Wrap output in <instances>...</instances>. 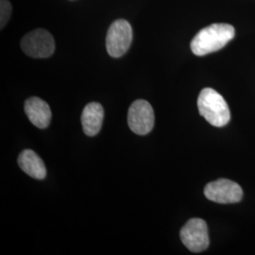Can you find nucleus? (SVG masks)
I'll return each instance as SVG.
<instances>
[{"instance_id": "nucleus-6", "label": "nucleus", "mask_w": 255, "mask_h": 255, "mask_svg": "<svg viewBox=\"0 0 255 255\" xmlns=\"http://www.w3.org/2000/svg\"><path fill=\"white\" fill-rule=\"evenodd\" d=\"M154 112L151 105L144 100L134 101L128 112V124L136 134L146 135L154 126Z\"/></svg>"}, {"instance_id": "nucleus-8", "label": "nucleus", "mask_w": 255, "mask_h": 255, "mask_svg": "<svg viewBox=\"0 0 255 255\" xmlns=\"http://www.w3.org/2000/svg\"><path fill=\"white\" fill-rule=\"evenodd\" d=\"M25 113L29 121L39 128L48 127L51 120L50 107L46 101L33 97L25 102Z\"/></svg>"}, {"instance_id": "nucleus-10", "label": "nucleus", "mask_w": 255, "mask_h": 255, "mask_svg": "<svg viewBox=\"0 0 255 255\" xmlns=\"http://www.w3.org/2000/svg\"><path fill=\"white\" fill-rule=\"evenodd\" d=\"M18 164L20 168L31 178L37 180L46 178V165L43 160L31 149H25L19 154Z\"/></svg>"}, {"instance_id": "nucleus-11", "label": "nucleus", "mask_w": 255, "mask_h": 255, "mask_svg": "<svg viewBox=\"0 0 255 255\" xmlns=\"http://www.w3.org/2000/svg\"><path fill=\"white\" fill-rule=\"evenodd\" d=\"M11 14V5L8 0H1L0 1V27H4Z\"/></svg>"}, {"instance_id": "nucleus-2", "label": "nucleus", "mask_w": 255, "mask_h": 255, "mask_svg": "<svg viewBox=\"0 0 255 255\" xmlns=\"http://www.w3.org/2000/svg\"><path fill=\"white\" fill-rule=\"evenodd\" d=\"M198 108L201 117L215 127H223L231 119L227 102L219 93L212 88L201 90L198 99Z\"/></svg>"}, {"instance_id": "nucleus-4", "label": "nucleus", "mask_w": 255, "mask_h": 255, "mask_svg": "<svg viewBox=\"0 0 255 255\" xmlns=\"http://www.w3.org/2000/svg\"><path fill=\"white\" fill-rule=\"evenodd\" d=\"M21 48L29 57L47 58L54 53V39L46 29L37 28L23 37Z\"/></svg>"}, {"instance_id": "nucleus-3", "label": "nucleus", "mask_w": 255, "mask_h": 255, "mask_svg": "<svg viewBox=\"0 0 255 255\" xmlns=\"http://www.w3.org/2000/svg\"><path fill=\"white\" fill-rule=\"evenodd\" d=\"M132 41V28L129 23L119 19L109 27L106 36V48L111 57L119 58L125 54Z\"/></svg>"}, {"instance_id": "nucleus-9", "label": "nucleus", "mask_w": 255, "mask_h": 255, "mask_svg": "<svg viewBox=\"0 0 255 255\" xmlns=\"http://www.w3.org/2000/svg\"><path fill=\"white\" fill-rule=\"evenodd\" d=\"M104 119V110L99 102H91L87 104L82 114V128L87 136L97 135L101 127Z\"/></svg>"}, {"instance_id": "nucleus-5", "label": "nucleus", "mask_w": 255, "mask_h": 255, "mask_svg": "<svg viewBox=\"0 0 255 255\" xmlns=\"http://www.w3.org/2000/svg\"><path fill=\"white\" fill-rule=\"evenodd\" d=\"M180 237L183 245L192 253H201L209 247L208 227L203 219L188 220L181 230Z\"/></svg>"}, {"instance_id": "nucleus-7", "label": "nucleus", "mask_w": 255, "mask_h": 255, "mask_svg": "<svg viewBox=\"0 0 255 255\" xmlns=\"http://www.w3.org/2000/svg\"><path fill=\"white\" fill-rule=\"evenodd\" d=\"M204 195L209 201L221 204H230L241 201L243 191L237 182L227 179H219L218 181L209 182L205 186Z\"/></svg>"}, {"instance_id": "nucleus-1", "label": "nucleus", "mask_w": 255, "mask_h": 255, "mask_svg": "<svg viewBox=\"0 0 255 255\" xmlns=\"http://www.w3.org/2000/svg\"><path fill=\"white\" fill-rule=\"evenodd\" d=\"M235 27L229 24H213L201 29L191 42L192 52L204 56L223 48L235 37Z\"/></svg>"}]
</instances>
